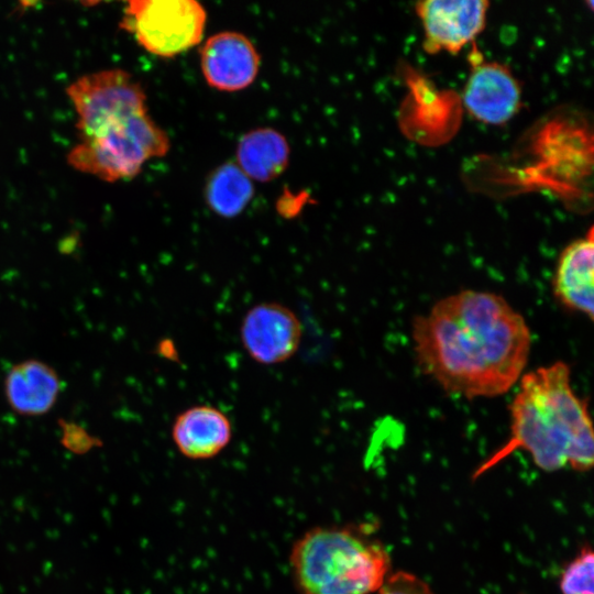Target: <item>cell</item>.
Listing matches in <instances>:
<instances>
[{"mask_svg":"<svg viewBox=\"0 0 594 594\" xmlns=\"http://www.w3.org/2000/svg\"><path fill=\"white\" fill-rule=\"evenodd\" d=\"M411 338L421 372L468 399L508 392L522 376L531 346L525 318L504 297L473 289L417 316Z\"/></svg>","mask_w":594,"mask_h":594,"instance_id":"cell-1","label":"cell"},{"mask_svg":"<svg viewBox=\"0 0 594 594\" xmlns=\"http://www.w3.org/2000/svg\"><path fill=\"white\" fill-rule=\"evenodd\" d=\"M509 414L507 441L475 469L473 479L517 450L528 452L546 472L566 466L579 472L592 469L594 436L588 403L574 393L566 363L558 361L522 374Z\"/></svg>","mask_w":594,"mask_h":594,"instance_id":"cell-2","label":"cell"},{"mask_svg":"<svg viewBox=\"0 0 594 594\" xmlns=\"http://www.w3.org/2000/svg\"><path fill=\"white\" fill-rule=\"evenodd\" d=\"M299 594H372L391 574L385 547L356 527H314L289 553Z\"/></svg>","mask_w":594,"mask_h":594,"instance_id":"cell-3","label":"cell"},{"mask_svg":"<svg viewBox=\"0 0 594 594\" xmlns=\"http://www.w3.org/2000/svg\"><path fill=\"white\" fill-rule=\"evenodd\" d=\"M168 150L167 134L145 112L79 140L66 158L74 169L114 183L135 177L145 163Z\"/></svg>","mask_w":594,"mask_h":594,"instance_id":"cell-4","label":"cell"},{"mask_svg":"<svg viewBox=\"0 0 594 594\" xmlns=\"http://www.w3.org/2000/svg\"><path fill=\"white\" fill-rule=\"evenodd\" d=\"M207 13L195 0H131L120 28L146 52L174 57L201 42Z\"/></svg>","mask_w":594,"mask_h":594,"instance_id":"cell-5","label":"cell"},{"mask_svg":"<svg viewBox=\"0 0 594 594\" xmlns=\"http://www.w3.org/2000/svg\"><path fill=\"white\" fill-rule=\"evenodd\" d=\"M66 95L78 117L76 130L79 140L147 112L143 87L130 73L120 68L82 75L66 87Z\"/></svg>","mask_w":594,"mask_h":594,"instance_id":"cell-6","label":"cell"},{"mask_svg":"<svg viewBox=\"0 0 594 594\" xmlns=\"http://www.w3.org/2000/svg\"><path fill=\"white\" fill-rule=\"evenodd\" d=\"M301 338L298 316L280 302H258L250 307L241 320L242 346L254 362L263 365H276L292 359Z\"/></svg>","mask_w":594,"mask_h":594,"instance_id":"cell-7","label":"cell"},{"mask_svg":"<svg viewBox=\"0 0 594 594\" xmlns=\"http://www.w3.org/2000/svg\"><path fill=\"white\" fill-rule=\"evenodd\" d=\"M490 3L485 0H426L416 4L429 54H458L483 31Z\"/></svg>","mask_w":594,"mask_h":594,"instance_id":"cell-8","label":"cell"},{"mask_svg":"<svg viewBox=\"0 0 594 594\" xmlns=\"http://www.w3.org/2000/svg\"><path fill=\"white\" fill-rule=\"evenodd\" d=\"M471 62L472 70L462 95L465 109L485 124H505L521 106L518 80L507 66L498 62Z\"/></svg>","mask_w":594,"mask_h":594,"instance_id":"cell-9","label":"cell"},{"mask_svg":"<svg viewBox=\"0 0 594 594\" xmlns=\"http://www.w3.org/2000/svg\"><path fill=\"white\" fill-rule=\"evenodd\" d=\"M200 67L206 82L221 91L249 87L260 69V56L253 43L238 32L211 35L200 50Z\"/></svg>","mask_w":594,"mask_h":594,"instance_id":"cell-10","label":"cell"},{"mask_svg":"<svg viewBox=\"0 0 594 594\" xmlns=\"http://www.w3.org/2000/svg\"><path fill=\"white\" fill-rule=\"evenodd\" d=\"M232 422L220 408L198 404L180 411L174 419L170 435L178 452L190 460H209L231 442Z\"/></svg>","mask_w":594,"mask_h":594,"instance_id":"cell-11","label":"cell"},{"mask_svg":"<svg viewBox=\"0 0 594 594\" xmlns=\"http://www.w3.org/2000/svg\"><path fill=\"white\" fill-rule=\"evenodd\" d=\"M558 301L569 310L594 317V237L587 234L561 252L551 282Z\"/></svg>","mask_w":594,"mask_h":594,"instance_id":"cell-12","label":"cell"},{"mask_svg":"<svg viewBox=\"0 0 594 594\" xmlns=\"http://www.w3.org/2000/svg\"><path fill=\"white\" fill-rule=\"evenodd\" d=\"M62 382L56 370L37 359L15 363L3 381L10 409L22 417H40L50 413L61 393Z\"/></svg>","mask_w":594,"mask_h":594,"instance_id":"cell-13","label":"cell"},{"mask_svg":"<svg viewBox=\"0 0 594 594\" xmlns=\"http://www.w3.org/2000/svg\"><path fill=\"white\" fill-rule=\"evenodd\" d=\"M289 145L272 128H258L243 134L237 146V165L253 182H270L287 167Z\"/></svg>","mask_w":594,"mask_h":594,"instance_id":"cell-14","label":"cell"},{"mask_svg":"<svg viewBox=\"0 0 594 594\" xmlns=\"http://www.w3.org/2000/svg\"><path fill=\"white\" fill-rule=\"evenodd\" d=\"M253 195V182L232 162L217 167L209 175L205 188L208 207L223 218L240 215Z\"/></svg>","mask_w":594,"mask_h":594,"instance_id":"cell-15","label":"cell"},{"mask_svg":"<svg viewBox=\"0 0 594 594\" xmlns=\"http://www.w3.org/2000/svg\"><path fill=\"white\" fill-rule=\"evenodd\" d=\"M559 588L561 594H594V553L588 544L564 566Z\"/></svg>","mask_w":594,"mask_h":594,"instance_id":"cell-16","label":"cell"},{"mask_svg":"<svg viewBox=\"0 0 594 594\" xmlns=\"http://www.w3.org/2000/svg\"><path fill=\"white\" fill-rule=\"evenodd\" d=\"M62 429L61 442L68 451L85 454L95 447H101V439L89 435L81 426L65 419H58Z\"/></svg>","mask_w":594,"mask_h":594,"instance_id":"cell-17","label":"cell"},{"mask_svg":"<svg viewBox=\"0 0 594 594\" xmlns=\"http://www.w3.org/2000/svg\"><path fill=\"white\" fill-rule=\"evenodd\" d=\"M377 594H436L427 582L419 576L406 572L397 571L389 574Z\"/></svg>","mask_w":594,"mask_h":594,"instance_id":"cell-18","label":"cell"}]
</instances>
